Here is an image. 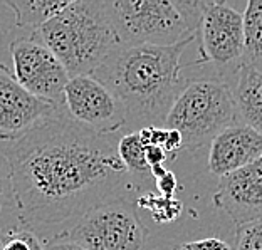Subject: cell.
Here are the masks:
<instances>
[{
    "label": "cell",
    "instance_id": "20",
    "mask_svg": "<svg viewBox=\"0 0 262 250\" xmlns=\"http://www.w3.org/2000/svg\"><path fill=\"white\" fill-rule=\"evenodd\" d=\"M235 250H262V218L235 229Z\"/></svg>",
    "mask_w": 262,
    "mask_h": 250
},
{
    "label": "cell",
    "instance_id": "9",
    "mask_svg": "<svg viewBox=\"0 0 262 250\" xmlns=\"http://www.w3.org/2000/svg\"><path fill=\"white\" fill-rule=\"evenodd\" d=\"M200 52L204 61L225 69L244 59V14L224 2H202Z\"/></svg>",
    "mask_w": 262,
    "mask_h": 250
},
{
    "label": "cell",
    "instance_id": "25",
    "mask_svg": "<svg viewBox=\"0 0 262 250\" xmlns=\"http://www.w3.org/2000/svg\"><path fill=\"white\" fill-rule=\"evenodd\" d=\"M2 29H4V26H2V22H0V32H2Z\"/></svg>",
    "mask_w": 262,
    "mask_h": 250
},
{
    "label": "cell",
    "instance_id": "2",
    "mask_svg": "<svg viewBox=\"0 0 262 250\" xmlns=\"http://www.w3.org/2000/svg\"><path fill=\"white\" fill-rule=\"evenodd\" d=\"M195 37L170 47L123 46L93 76L121 99L128 123L162 126L183 86L180 59Z\"/></svg>",
    "mask_w": 262,
    "mask_h": 250
},
{
    "label": "cell",
    "instance_id": "21",
    "mask_svg": "<svg viewBox=\"0 0 262 250\" xmlns=\"http://www.w3.org/2000/svg\"><path fill=\"white\" fill-rule=\"evenodd\" d=\"M175 250H232L227 242L217 237H208V239L192 240L187 243H182Z\"/></svg>",
    "mask_w": 262,
    "mask_h": 250
},
{
    "label": "cell",
    "instance_id": "24",
    "mask_svg": "<svg viewBox=\"0 0 262 250\" xmlns=\"http://www.w3.org/2000/svg\"><path fill=\"white\" fill-rule=\"evenodd\" d=\"M168 160V153L160 146H146V162L150 168L155 166H163V163Z\"/></svg>",
    "mask_w": 262,
    "mask_h": 250
},
{
    "label": "cell",
    "instance_id": "23",
    "mask_svg": "<svg viewBox=\"0 0 262 250\" xmlns=\"http://www.w3.org/2000/svg\"><path fill=\"white\" fill-rule=\"evenodd\" d=\"M44 245H46V250H86L84 247L77 245L76 242L66 239V237L59 235V234L54 237V239L44 242Z\"/></svg>",
    "mask_w": 262,
    "mask_h": 250
},
{
    "label": "cell",
    "instance_id": "16",
    "mask_svg": "<svg viewBox=\"0 0 262 250\" xmlns=\"http://www.w3.org/2000/svg\"><path fill=\"white\" fill-rule=\"evenodd\" d=\"M118 154L136 183H146L148 180H153L151 168L146 162V148L141 143L138 131H131V133L121 136L118 141Z\"/></svg>",
    "mask_w": 262,
    "mask_h": 250
},
{
    "label": "cell",
    "instance_id": "4",
    "mask_svg": "<svg viewBox=\"0 0 262 250\" xmlns=\"http://www.w3.org/2000/svg\"><path fill=\"white\" fill-rule=\"evenodd\" d=\"M110 9L124 46L170 47L195 37L202 2L113 0Z\"/></svg>",
    "mask_w": 262,
    "mask_h": 250
},
{
    "label": "cell",
    "instance_id": "11",
    "mask_svg": "<svg viewBox=\"0 0 262 250\" xmlns=\"http://www.w3.org/2000/svg\"><path fill=\"white\" fill-rule=\"evenodd\" d=\"M213 203L234 220L235 227L262 218V156L220 178Z\"/></svg>",
    "mask_w": 262,
    "mask_h": 250
},
{
    "label": "cell",
    "instance_id": "5",
    "mask_svg": "<svg viewBox=\"0 0 262 250\" xmlns=\"http://www.w3.org/2000/svg\"><path fill=\"white\" fill-rule=\"evenodd\" d=\"M237 118L234 91L227 82L199 79L183 86L165 128L177 129L183 138V150L195 151L235 124Z\"/></svg>",
    "mask_w": 262,
    "mask_h": 250
},
{
    "label": "cell",
    "instance_id": "19",
    "mask_svg": "<svg viewBox=\"0 0 262 250\" xmlns=\"http://www.w3.org/2000/svg\"><path fill=\"white\" fill-rule=\"evenodd\" d=\"M15 207L17 200L14 190V178H12V165L7 154L0 148V212Z\"/></svg>",
    "mask_w": 262,
    "mask_h": 250
},
{
    "label": "cell",
    "instance_id": "22",
    "mask_svg": "<svg viewBox=\"0 0 262 250\" xmlns=\"http://www.w3.org/2000/svg\"><path fill=\"white\" fill-rule=\"evenodd\" d=\"M155 185H157V190L162 196H166V198H175L178 181H177V176L171 173V171H166L162 178L155 180Z\"/></svg>",
    "mask_w": 262,
    "mask_h": 250
},
{
    "label": "cell",
    "instance_id": "12",
    "mask_svg": "<svg viewBox=\"0 0 262 250\" xmlns=\"http://www.w3.org/2000/svg\"><path fill=\"white\" fill-rule=\"evenodd\" d=\"M262 156V134L242 123L224 129L210 143L208 170L212 175L225 178Z\"/></svg>",
    "mask_w": 262,
    "mask_h": 250
},
{
    "label": "cell",
    "instance_id": "15",
    "mask_svg": "<svg viewBox=\"0 0 262 250\" xmlns=\"http://www.w3.org/2000/svg\"><path fill=\"white\" fill-rule=\"evenodd\" d=\"M242 65L262 73V0H251L244 12Z\"/></svg>",
    "mask_w": 262,
    "mask_h": 250
},
{
    "label": "cell",
    "instance_id": "10",
    "mask_svg": "<svg viewBox=\"0 0 262 250\" xmlns=\"http://www.w3.org/2000/svg\"><path fill=\"white\" fill-rule=\"evenodd\" d=\"M62 106L29 93L14 74L0 64V140L15 141L54 118Z\"/></svg>",
    "mask_w": 262,
    "mask_h": 250
},
{
    "label": "cell",
    "instance_id": "18",
    "mask_svg": "<svg viewBox=\"0 0 262 250\" xmlns=\"http://www.w3.org/2000/svg\"><path fill=\"white\" fill-rule=\"evenodd\" d=\"M0 250H46V245L35 230L20 220V225L0 230Z\"/></svg>",
    "mask_w": 262,
    "mask_h": 250
},
{
    "label": "cell",
    "instance_id": "1",
    "mask_svg": "<svg viewBox=\"0 0 262 250\" xmlns=\"http://www.w3.org/2000/svg\"><path fill=\"white\" fill-rule=\"evenodd\" d=\"M118 141L77 126L61 108L7 143L2 150L12 165L19 220L32 229L57 225L123 198L135 180L118 154Z\"/></svg>",
    "mask_w": 262,
    "mask_h": 250
},
{
    "label": "cell",
    "instance_id": "3",
    "mask_svg": "<svg viewBox=\"0 0 262 250\" xmlns=\"http://www.w3.org/2000/svg\"><path fill=\"white\" fill-rule=\"evenodd\" d=\"M32 37L54 52L71 77L94 74L124 46L110 0H73Z\"/></svg>",
    "mask_w": 262,
    "mask_h": 250
},
{
    "label": "cell",
    "instance_id": "8",
    "mask_svg": "<svg viewBox=\"0 0 262 250\" xmlns=\"http://www.w3.org/2000/svg\"><path fill=\"white\" fill-rule=\"evenodd\" d=\"M14 77L29 93L62 106L64 89L71 81L68 69L49 47L35 37H19L10 42Z\"/></svg>",
    "mask_w": 262,
    "mask_h": 250
},
{
    "label": "cell",
    "instance_id": "7",
    "mask_svg": "<svg viewBox=\"0 0 262 250\" xmlns=\"http://www.w3.org/2000/svg\"><path fill=\"white\" fill-rule=\"evenodd\" d=\"M62 108L77 126L101 136H116L128 124L121 99L93 74L71 77L64 89Z\"/></svg>",
    "mask_w": 262,
    "mask_h": 250
},
{
    "label": "cell",
    "instance_id": "13",
    "mask_svg": "<svg viewBox=\"0 0 262 250\" xmlns=\"http://www.w3.org/2000/svg\"><path fill=\"white\" fill-rule=\"evenodd\" d=\"M232 91L237 116L242 120V124L262 134V73L242 65L237 71L235 87Z\"/></svg>",
    "mask_w": 262,
    "mask_h": 250
},
{
    "label": "cell",
    "instance_id": "17",
    "mask_svg": "<svg viewBox=\"0 0 262 250\" xmlns=\"http://www.w3.org/2000/svg\"><path fill=\"white\" fill-rule=\"evenodd\" d=\"M136 205L143 210L150 212L151 218L157 223H168L173 222L183 212V203L177 198H166L162 195H155V193H146L141 195L136 200Z\"/></svg>",
    "mask_w": 262,
    "mask_h": 250
},
{
    "label": "cell",
    "instance_id": "14",
    "mask_svg": "<svg viewBox=\"0 0 262 250\" xmlns=\"http://www.w3.org/2000/svg\"><path fill=\"white\" fill-rule=\"evenodd\" d=\"M73 0H4L2 5L15 14V26L19 29L39 31L54 19Z\"/></svg>",
    "mask_w": 262,
    "mask_h": 250
},
{
    "label": "cell",
    "instance_id": "6",
    "mask_svg": "<svg viewBox=\"0 0 262 250\" xmlns=\"http://www.w3.org/2000/svg\"><path fill=\"white\" fill-rule=\"evenodd\" d=\"M59 235L86 250H143L148 230L135 203L116 198L88 210Z\"/></svg>",
    "mask_w": 262,
    "mask_h": 250
}]
</instances>
